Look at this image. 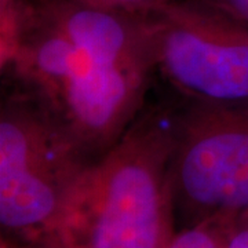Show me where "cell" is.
Instances as JSON below:
<instances>
[{
	"mask_svg": "<svg viewBox=\"0 0 248 248\" xmlns=\"http://www.w3.org/2000/svg\"><path fill=\"white\" fill-rule=\"evenodd\" d=\"M28 0H0V65L7 72L16 61L27 27Z\"/></svg>",
	"mask_w": 248,
	"mask_h": 248,
	"instance_id": "6",
	"label": "cell"
},
{
	"mask_svg": "<svg viewBox=\"0 0 248 248\" xmlns=\"http://www.w3.org/2000/svg\"><path fill=\"white\" fill-rule=\"evenodd\" d=\"M1 248H60L53 243H21L9 239L1 240Z\"/></svg>",
	"mask_w": 248,
	"mask_h": 248,
	"instance_id": "11",
	"label": "cell"
},
{
	"mask_svg": "<svg viewBox=\"0 0 248 248\" xmlns=\"http://www.w3.org/2000/svg\"><path fill=\"white\" fill-rule=\"evenodd\" d=\"M28 1L22 43L7 73L95 160L142 112L156 72L149 11Z\"/></svg>",
	"mask_w": 248,
	"mask_h": 248,
	"instance_id": "1",
	"label": "cell"
},
{
	"mask_svg": "<svg viewBox=\"0 0 248 248\" xmlns=\"http://www.w3.org/2000/svg\"><path fill=\"white\" fill-rule=\"evenodd\" d=\"M248 27V0H199Z\"/></svg>",
	"mask_w": 248,
	"mask_h": 248,
	"instance_id": "10",
	"label": "cell"
},
{
	"mask_svg": "<svg viewBox=\"0 0 248 248\" xmlns=\"http://www.w3.org/2000/svg\"><path fill=\"white\" fill-rule=\"evenodd\" d=\"M156 72L189 104L248 108V27L199 0L149 11Z\"/></svg>",
	"mask_w": 248,
	"mask_h": 248,
	"instance_id": "4",
	"label": "cell"
},
{
	"mask_svg": "<svg viewBox=\"0 0 248 248\" xmlns=\"http://www.w3.org/2000/svg\"><path fill=\"white\" fill-rule=\"evenodd\" d=\"M84 4L130 13H148L170 0H76Z\"/></svg>",
	"mask_w": 248,
	"mask_h": 248,
	"instance_id": "8",
	"label": "cell"
},
{
	"mask_svg": "<svg viewBox=\"0 0 248 248\" xmlns=\"http://www.w3.org/2000/svg\"><path fill=\"white\" fill-rule=\"evenodd\" d=\"M93 160L25 94L0 116V225L3 239L50 240L65 197Z\"/></svg>",
	"mask_w": 248,
	"mask_h": 248,
	"instance_id": "3",
	"label": "cell"
},
{
	"mask_svg": "<svg viewBox=\"0 0 248 248\" xmlns=\"http://www.w3.org/2000/svg\"><path fill=\"white\" fill-rule=\"evenodd\" d=\"M226 219H208L174 233L166 248H223Z\"/></svg>",
	"mask_w": 248,
	"mask_h": 248,
	"instance_id": "7",
	"label": "cell"
},
{
	"mask_svg": "<svg viewBox=\"0 0 248 248\" xmlns=\"http://www.w3.org/2000/svg\"><path fill=\"white\" fill-rule=\"evenodd\" d=\"M175 127V113L157 108L141 112L75 181L48 243L60 248H166L175 233L170 175Z\"/></svg>",
	"mask_w": 248,
	"mask_h": 248,
	"instance_id": "2",
	"label": "cell"
},
{
	"mask_svg": "<svg viewBox=\"0 0 248 248\" xmlns=\"http://www.w3.org/2000/svg\"><path fill=\"white\" fill-rule=\"evenodd\" d=\"M223 248H248V211L226 219Z\"/></svg>",
	"mask_w": 248,
	"mask_h": 248,
	"instance_id": "9",
	"label": "cell"
},
{
	"mask_svg": "<svg viewBox=\"0 0 248 248\" xmlns=\"http://www.w3.org/2000/svg\"><path fill=\"white\" fill-rule=\"evenodd\" d=\"M170 175L182 228L247 213L248 108L189 104L177 113Z\"/></svg>",
	"mask_w": 248,
	"mask_h": 248,
	"instance_id": "5",
	"label": "cell"
}]
</instances>
